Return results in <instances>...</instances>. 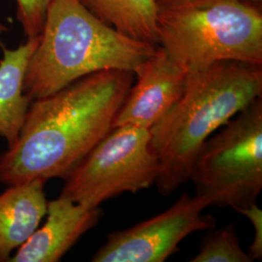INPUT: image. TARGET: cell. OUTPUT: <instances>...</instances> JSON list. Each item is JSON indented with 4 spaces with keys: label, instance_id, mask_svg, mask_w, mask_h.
Listing matches in <instances>:
<instances>
[{
    "label": "cell",
    "instance_id": "7a4b0ae2",
    "mask_svg": "<svg viewBox=\"0 0 262 262\" xmlns=\"http://www.w3.org/2000/svg\"><path fill=\"white\" fill-rule=\"evenodd\" d=\"M262 95V66L224 60L187 73L185 93L150 127L159 192L169 196L189 180L204 142Z\"/></svg>",
    "mask_w": 262,
    "mask_h": 262
},
{
    "label": "cell",
    "instance_id": "52a82bcc",
    "mask_svg": "<svg viewBox=\"0 0 262 262\" xmlns=\"http://www.w3.org/2000/svg\"><path fill=\"white\" fill-rule=\"evenodd\" d=\"M209 206L205 196L184 194L163 213L109 235L92 261L164 262L187 236L215 228V219L202 215Z\"/></svg>",
    "mask_w": 262,
    "mask_h": 262
},
{
    "label": "cell",
    "instance_id": "5b68a950",
    "mask_svg": "<svg viewBox=\"0 0 262 262\" xmlns=\"http://www.w3.org/2000/svg\"><path fill=\"white\" fill-rule=\"evenodd\" d=\"M189 180L211 205L233 210L257 203L262 189V98L238 113L207 139Z\"/></svg>",
    "mask_w": 262,
    "mask_h": 262
},
{
    "label": "cell",
    "instance_id": "ba28073f",
    "mask_svg": "<svg viewBox=\"0 0 262 262\" xmlns=\"http://www.w3.org/2000/svg\"><path fill=\"white\" fill-rule=\"evenodd\" d=\"M135 80L113 127L132 125L150 129L183 96L187 72L158 47L134 71Z\"/></svg>",
    "mask_w": 262,
    "mask_h": 262
},
{
    "label": "cell",
    "instance_id": "277c9868",
    "mask_svg": "<svg viewBox=\"0 0 262 262\" xmlns=\"http://www.w3.org/2000/svg\"><path fill=\"white\" fill-rule=\"evenodd\" d=\"M159 46L187 73L235 60L262 66L261 6L211 0L159 9Z\"/></svg>",
    "mask_w": 262,
    "mask_h": 262
},
{
    "label": "cell",
    "instance_id": "3957f363",
    "mask_svg": "<svg viewBox=\"0 0 262 262\" xmlns=\"http://www.w3.org/2000/svg\"><path fill=\"white\" fill-rule=\"evenodd\" d=\"M158 47L117 31L79 0H53L28 61L24 92L35 100L99 71L134 73Z\"/></svg>",
    "mask_w": 262,
    "mask_h": 262
},
{
    "label": "cell",
    "instance_id": "4fadbf2b",
    "mask_svg": "<svg viewBox=\"0 0 262 262\" xmlns=\"http://www.w3.org/2000/svg\"><path fill=\"white\" fill-rule=\"evenodd\" d=\"M190 262H252L242 249L232 225H225L209 232L203 238L199 253Z\"/></svg>",
    "mask_w": 262,
    "mask_h": 262
},
{
    "label": "cell",
    "instance_id": "8fae6325",
    "mask_svg": "<svg viewBox=\"0 0 262 262\" xmlns=\"http://www.w3.org/2000/svg\"><path fill=\"white\" fill-rule=\"evenodd\" d=\"M40 34L28 37L15 50H4L0 61V135L13 147L19 139L27 113L33 101L24 92L28 61L37 47Z\"/></svg>",
    "mask_w": 262,
    "mask_h": 262
},
{
    "label": "cell",
    "instance_id": "9c48e42d",
    "mask_svg": "<svg viewBox=\"0 0 262 262\" xmlns=\"http://www.w3.org/2000/svg\"><path fill=\"white\" fill-rule=\"evenodd\" d=\"M46 215L45 225L31 234L9 261H58L82 235L98 224L101 212L60 195L48 202Z\"/></svg>",
    "mask_w": 262,
    "mask_h": 262
},
{
    "label": "cell",
    "instance_id": "6da1fadb",
    "mask_svg": "<svg viewBox=\"0 0 262 262\" xmlns=\"http://www.w3.org/2000/svg\"><path fill=\"white\" fill-rule=\"evenodd\" d=\"M134 80L131 71L104 70L33 100L17 143L0 157V182L66 179L112 130Z\"/></svg>",
    "mask_w": 262,
    "mask_h": 262
},
{
    "label": "cell",
    "instance_id": "8992f818",
    "mask_svg": "<svg viewBox=\"0 0 262 262\" xmlns=\"http://www.w3.org/2000/svg\"><path fill=\"white\" fill-rule=\"evenodd\" d=\"M158 174L159 161L150 148V130L117 126L67 175L60 195L94 209L123 192L149 188Z\"/></svg>",
    "mask_w": 262,
    "mask_h": 262
},
{
    "label": "cell",
    "instance_id": "30bf717a",
    "mask_svg": "<svg viewBox=\"0 0 262 262\" xmlns=\"http://www.w3.org/2000/svg\"><path fill=\"white\" fill-rule=\"evenodd\" d=\"M45 183L39 179L19 183L0 194V261H9L47 214Z\"/></svg>",
    "mask_w": 262,
    "mask_h": 262
},
{
    "label": "cell",
    "instance_id": "7c38bea8",
    "mask_svg": "<svg viewBox=\"0 0 262 262\" xmlns=\"http://www.w3.org/2000/svg\"><path fill=\"white\" fill-rule=\"evenodd\" d=\"M104 24L128 37L159 46L157 0H79Z\"/></svg>",
    "mask_w": 262,
    "mask_h": 262
},
{
    "label": "cell",
    "instance_id": "5bb4252c",
    "mask_svg": "<svg viewBox=\"0 0 262 262\" xmlns=\"http://www.w3.org/2000/svg\"><path fill=\"white\" fill-rule=\"evenodd\" d=\"M17 19L21 25L25 35L33 37L41 34L48 8L53 0H16Z\"/></svg>",
    "mask_w": 262,
    "mask_h": 262
},
{
    "label": "cell",
    "instance_id": "9a60e30c",
    "mask_svg": "<svg viewBox=\"0 0 262 262\" xmlns=\"http://www.w3.org/2000/svg\"><path fill=\"white\" fill-rule=\"evenodd\" d=\"M236 212L246 215L254 227V239L250 246L249 254L253 260H261L262 258V211L257 203L252 206L236 210Z\"/></svg>",
    "mask_w": 262,
    "mask_h": 262
},
{
    "label": "cell",
    "instance_id": "2e32d148",
    "mask_svg": "<svg viewBox=\"0 0 262 262\" xmlns=\"http://www.w3.org/2000/svg\"><path fill=\"white\" fill-rule=\"evenodd\" d=\"M208 1H211V0H157V3H158L159 10L172 8V7H177V6H184V5L205 3ZM247 1L253 2V3L261 6L262 0H247Z\"/></svg>",
    "mask_w": 262,
    "mask_h": 262
}]
</instances>
